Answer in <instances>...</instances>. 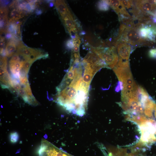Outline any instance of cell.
Returning <instances> with one entry per match:
<instances>
[{
    "instance_id": "cell-1",
    "label": "cell",
    "mask_w": 156,
    "mask_h": 156,
    "mask_svg": "<svg viewBox=\"0 0 156 156\" xmlns=\"http://www.w3.org/2000/svg\"><path fill=\"white\" fill-rule=\"evenodd\" d=\"M82 77H76L68 86L57 91L54 101L69 112L75 114V102Z\"/></svg>"
},
{
    "instance_id": "cell-2",
    "label": "cell",
    "mask_w": 156,
    "mask_h": 156,
    "mask_svg": "<svg viewBox=\"0 0 156 156\" xmlns=\"http://www.w3.org/2000/svg\"><path fill=\"white\" fill-rule=\"evenodd\" d=\"M118 40H122L133 47L150 45L153 43L142 38L135 27H129L122 24L120 26Z\"/></svg>"
},
{
    "instance_id": "cell-3",
    "label": "cell",
    "mask_w": 156,
    "mask_h": 156,
    "mask_svg": "<svg viewBox=\"0 0 156 156\" xmlns=\"http://www.w3.org/2000/svg\"><path fill=\"white\" fill-rule=\"evenodd\" d=\"M91 50L96 54L106 64L107 68H113L119 59L116 47H91Z\"/></svg>"
},
{
    "instance_id": "cell-4",
    "label": "cell",
    "mask_w": 156,
    "mask_h": 156,
    "mask_svg": "<svg viewBox=\"0 0 156 156\" xmlns=\"http://www.w3.org/2000/svg\"><path fill=\"white\" fill-rule=\"evenodd\" d=\"M16 53L22 56L24 60H31L35 61L41 58H46L48 56V54L43 51L29 47L21 41L18 43Z\"/></svg>"
},
{
    "instance_id": "cell-5",
    "label": "cell",
    "mask_w": 156,
    "mask_h": 156,
    "mask_svg": "<svg viewBox=\"0 0 156 156\" xmlns=\"http://www.w3.org/2000/svg\"><path fill=\"white\" fill-rule=\"evenodd\" d=\"M38 156H74L42 139L38 152Z\"/></svg>"
},
{
    "instance_id": "cell-6",
    "label": "cell",
    "mask_w": 156,
    "mask_h": 156,
    "mask_svg": "<svg viewBox=\"0 0 156 156\" xmlns=\"http://www.w3.org/2000/svg\"><path fill=\"white\" fill-rule=\"evenodd\" d=\"M115 46L117 47L119 58L124 60H129L130 55L133 50L131 45L122 40H119Z\"/></svg>"
},
{
    "instance_id": "cell-7",
    "label": "cell",
    "mask_w": 156,
    "mask_h": 156,
    "mask_svg": "<svg viewBox=\"0 0 156 156\" xmlns=\"http://www.w3.org/2000/svg\"><path fill=\"white\" fill-rule=\"evenodd\" d=\"M133 2L136 8L143 14L154 16L153 10L156 8V5L151 4L148 0L135 1Z\"/></svg>"
},
{
    "instance_id": "cell-8",
    "label": "cell",
    "mask_w": 156,
    "mask_h": 156,
    "mask_svg": "<svg viewBox=\"0 0 156 156\" xmlns=\"http://www.w3.org/2000/svg\"><path fill=\"white\" fill-rule=\"evenodd\" d=\"M7 65L0 66V81L3 88L11 87L12 79L7 69Z\"/></svg>"
},
{
    "instance_id": "cell-9",
    "label": "cell",
    "mask_w": 156,
    "mask_h": 156,
    "mask_svg": "<svg viewBox=\"0 0 156 156\" xmlns=\"http://www.w3.org/2000/svg\"><path fill=\"white\" fill-rule=\"evenodd\" d=\"M64 25L69 32L72 30L78 31V29L75 19L71 12L61 18Z\"/></svg>"
},
{
    "instance_id": "cell-10",
    "label": "cell",
    "mask_w": 156,
    "mask_h": 156,
    "mask_svg": "<svg viewBox=\"0 0 156 156\" xmlns=\"http://www.w3.org/2000/svg\"><path fill=\"white\" fill-rule=\"evenodd\" d=\"M24 61H10L9 66L10 71L14 78L19 79L21 71L23 67Z\"/></svg>"
},
{
    "instance_id": "cell-11",
    "label": "cell",
    "mask_w": 156,
    "mask_h": 156,
    "mask_svg": "<svg viewBox=\"0 0 156 156\" xmlns=\"http://www.w3.org/2000/svg\"><path fill=\"white\" fill-rule=\"evenodd\" d=\"M17 39L12 38L7 43L4 51L1 54L3 56L10 57L12 56L17 50Z\"/></svg>"
},
{
    "instance_id": "cell-12",
    "label": "cell",
    "mask_w": 156,
    "mask_h": 156,
    "mask_svg": "<svg viewBox=\"0 0 156 156\" xmlns=\"http://www.w3.org/2000/svg\"><path fill=\"white\" fill-rule=\"evenodd\" d=\"M54 4L61 18L71 12L64 1L56 0Z\"/></svg>"
},
{
    "instance_id": "cell-13",
    "label": "cell",
    "mask_w": 156,
    "mask_h": 156,
    "mask_svg": "<svg viewBox=\"0 0 156 156\" xmlns=\"http://www.w3.org/2000/svg\"><path fill=\"white\" fill-rule=\"evenodd\" d=\"M10 23L6 29L7 33L11 34L13 37L18 39V38L20 37L19 35L21 34L20 22L19 21H14Z\"/></svg>"
},
{
    "instance_id": "cell-14",
    "label": "cell",
    "mask_w": 156,
    "mask_h": 156,
    "mask_svg": "<svg viewBox=\"0 0 156 156\" xmlns=\"http://www.w3.org/2000/svg\"><path fill=\"white\" fill-rule=\"evenodd\" d=\"M25 12L23 11L16 8L13 9L10 14V18L9 21L10 23L17 21L24 16Z\"/></svg>"
},
{
    "instance_id": "cell-15",
    "label": "cell",
    "mask_w": 156,
    "mask_h": 156,
    "mask_svg": "<svg viewBox=\"0 0 156 156\" xmlns=\"http://www.w3.org/2000/svg\"><path fill=\"white\" fill-rule=\"evenodd\" d=\"M110 6L118 14L121 9L124 7L120 0H108Z\"/></svg>"
},
{
    "instance_id": "cell-16",
    "label": "cell",
    "mask_w": 156,
    "mask_h": 156,
    "mask_svg": "<svg viewBox=\"0 0 156 156\" xmlns=\"http://www.w3.org/2000/svg\"><path fill=\"white\" fill-rule=\"evenodd\" d=\"M97 7L99 10L103 11L108 10L110 7L108 0L100 1L97 4Z\"/></svg>"
},
{
    "instance_id": "cell-17",
    "label": "cell",
    "mask_w": 156,
    "mask_h": 156,
    "mask_svg": "<svg viewBox=\"0 0 156 156\" xmlns=\"http://www.w3.org/2000/svg\"><path fill=\"white\" fill-rule=\"evenodd\" d=\"M8 8L6 7H3L0 8V20L8 22Z\"/></svg>"
},
{
    "instance_id": "cell-18",
    "label": "cell",
    "mask_w": 156,
    "mask_h": 156,
    "mask_svg": "<svg viewBox=\"0 0 156 156\" xmlns=\"http://www.w3.org/2000/svg\"><path fill=\"white\" fill-rule=\"evenodd\" d=\"M36 1H29L27 3L25 10L29 13L32 12L35 9L36 7Z\"/></svg>"
},
{
    "instance_id": "cell-19",
    "label": "cell",
    "mask_w": 156,
    "mask_h": 156,
    "mask_svg": "<svg viewBox=\"0 0 156 156\" xmlns=\"http://www.w3.org/2000/svg\"><path fill=\"white\" fill-rule=\"evenodd\" d=\"M10 137L11 142L15 143L18 141L19 139V135L17 132H14L10 133Z\"/></svg>"
},
{
    "instance_id": "cell-20",
    "label": "cell",
    "mask_w": 156,
    "mask_h": 156,
    "mask_svg": "<svg viewBox=\"0 0 156 156\" xmlns=\"http://www.w3.org/2000/svg\"><path fill=\"white\" fill-rule=\"evenodd\" d=\"M122 6L125 8H129L132 7L133 1L131 0H120Z\"/></svg>"
},
{
    "instance_id": "cell-21",
    "label": "cell",
    "mask_w": 156,
    "mask_h": 156,
    "mask_svg": "<svg viewBox=\"0 0 156 156\" xmlns=\"http://www.w3.org/2000/svg\"><path fill=\"white\" fill-rule=\"evenodd\" d=\"M148 54L150 58L156 59V48L151 49L149 51Z\"/></svg>"
},
{
    "instance_id": "cell-22",
    "label": "cell",
    "mask_w": 156,
    "mask_h": 156,
    "mask_svg": "<svg viewBox=\"0 0 156 156\" xmlns=\"http://www.w3.org/2000/svg\"><path fill=\"white\" fill-rule=\"evenodd\" d=\"M66 47L69 49H72L74 47V45L73 40L69 39L67 40L66 43Z\"/></svg>"
},
{
    "instance_id": "cell-23",
    "label": "cell",
    "mask_w": 156,
    "mask_h": 156,
    "mask_svg": "<svg viewBox=\"0 0 156 156\" xmlns=\"http://www.w3.org/2000/svg\"><path fill=\"white\" fill-rule=\"evenodd\" d=\"M123 89V83L120 81H119L117 83V84L115 88V90L116 92H118L120 90H122Z\"/></svg>"
},
{
    "instance_id": "cell-24",
    "label": "cell",
    "mask_w": 156,
    "mask_h": 156,
    "mask_svg": "<svg viewBox=\"0 0 156 156\" xmlns=\"http://www.w3.org/2000/svg\"><path fill=\"white\" fill-rule=\"evenodd\" d=\"M0 49H4V47L5 45V40L4 38L3 37H0Z\"/></svg>"
},
{
    "instance_id": "cell-25",
    "label": "cell",
    "mask_w": 156,
    "mask_h": 156,
    "mask_svg": "<svg viewBox=\"0 0 156 156\" xmlns=\"http://www.w3.org/2000/svg\"><path fill=\"white\" fill-rule=\"evenodd\" d=\"M13 37L12 35L10 33H7L5 35V38L8 39H11Z\"/></svg>"
},
{
    "instance_id": "cell-26",
    "label": "cell",
    "mask_w": 156,
    "mask_h": 156,
    "mask_svg": "<svg viewBox=\"0 0 156 156\" xmlns=\"http://www.w3.org/2000/svg\"><path fill=\"white\" fill-rule=\"evenodd\" d=\"M1 2V4L3 5V7H5V5H7L9 2V1H3Z\"/></svg>"
},
{
    "instance_id": "cell-27",
    "label": "cell",
    "mask_w": 156,
    "mask_h": 156,
    "mask_svg": "<svg viewBox=\"0 0 156 156\" xmlns=\"http://www.w3.org/2000/svg\"><path fill=\"white\" fill-rule=\"evenodd\" d=\"M36 14L37 15H39L41 14L42 13V11L40 10L37 9L36 10Z\"/></svg>"
},
{
    "instance_id": "cell-28",
    "label": "cell",
    "mask_w": 156,
    "mask_h": 156,
    "mask_svg": "<svg viewBox=\"0 0 156 156\" xmlns=\"http://www.w3.org/2000/svg\"><path fill=\"white\" fill-rule=\"evenodd\" d=\"M54 3L53 2H50L49 3V6L50 7H52L53 6Z\"/></svg>"
},
{
    "instance_id": "cell-29",
    "label": "cell",
    "mask_w": 156,
    "mask_h": 156,
    "mask_svg": "<svg viewBox=\"0 0 156 156\" xmlns=\"http://www.w3.org/2000/svg\"><path fill=\"white\" fill-rule=\"evenodd\" d=\"M154 15L153 16H154L156 18V10H155L154 11Z\"/></svg>"
},
{
    "instance_id": "cell-30",
    "label": "cell",
    "mask_w": 156,
    "mask_h": 156,
    "mask_svg": "<svg viewBox=\"0 0 156 156\" xmlns=\"http://www.w3.org/2000/svg\"><path fill=\"white\" fill-rule=\"evenodd\" d=\"M155 5H156V0H155Z\"/></svg>"
}]
</instances>
